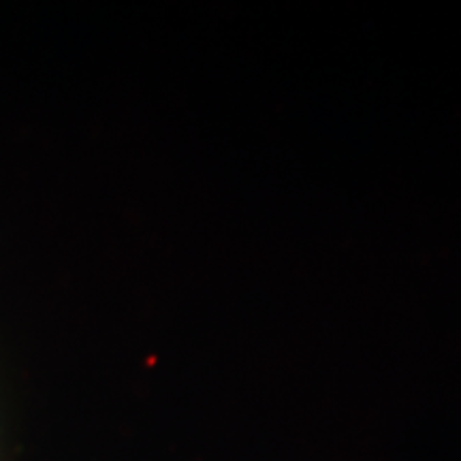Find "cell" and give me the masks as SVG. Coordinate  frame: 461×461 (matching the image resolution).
<instances>
[]
</instances>
